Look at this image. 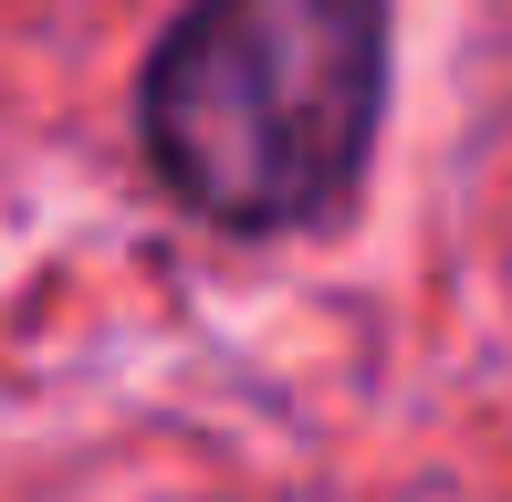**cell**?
Listing matches in <instances>:
<instances>
[{
	"mask_svg": "<svg viewBox=\"0 0 512 502\" xmlns=\"http://www.w3.org/2000/svg\"><path fill=\"white\" fill-rule=\"evenodd\" d=\"M387 84L377 0H189L136 84L147 157L220 231H293L366 168Z\"/></svg>",
	"mask_w": 512,
	"mask_h": 502,
	"instance_id": "cell-1",
	"label": "cell"
}]
</instances>
